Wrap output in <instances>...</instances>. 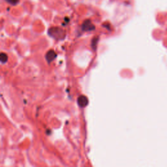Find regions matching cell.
I'll return each instance as SVG.
<instances>
[{
  "label": "cell",
  "instance_id": "1",
  "mask_svg": "<svg viewBox=\"0 0 167 167\" xmlns=\"http://www.w3.org/2000/svg\"><path fill=\"white\" fill-rule=\"evenodd\" d=\"M48 34L52 37H54L56 39H62L65 35V31L60 28H50L48 30Z\"/></svg>",
  "mask_w": 167,
  "mask_h": 167
},
{
  "label": "cell",
  "instance_id": "2",
  "mask_svg": "<svg viewBox=\"0 0 167 167\" xmlns=\"http://www.w3.org/2000/svg\"><path fill=\"white\" fill-rule=\"evenodd\" d=\"M82 28L84 31H92L95 29V26L93 25L92 23L91 22L90 20H86L82 24Z\"/></svg>",
  "mask_w": 167,
  "mask_h": 167
},
{
  "label": "cell",
  "instance_id": "3",
  "mask_svg": "<svg viewBox=\"0 0 167 167\" xmlns=\"http://www.w3.org/2000/svg\"><path fill=\"white\" fill-rule=\"evenodd\" d=\"M88 103V100L86 97L84 96V95H81L78 99V104L80 107H85L87 106Z\"/></svg>",
  "mask_w": 167,
  "mask_h": 167
},
{
  "label": "cell",
  "instance_id": "4",
  "mask_svg": "<svg viewBox=\"0 0 167 167\" xmlns=\"http://www.w3.org/2000/svg\"><path fill=\"white\" fill-rule=\"evenodd\" d=\"M56 56L57 55H56V54L55 53L54 51L50 50V51H48L47 53H46V60L48 61V62L50 63V62H51L52 61L54 60L56 57Z\"/></svg>",
  "mask_w": 167,
  "mask_h": 167
},
{
  "label": "cell",
  "instance_id": "5",
  "mask_svg": "<svg viewBox=\"0 0 167 167\" xmlns=\"http://www.w3.org/2000/svg\"><path fill=\"white\" fill-rule=\"evenodd\" d=\"M0 57H1V62L2 63H6L7 61V60H8V57H7V55L6 54H5V53H1V56H0Z\"/></svg>",
  "mask_w": 167,
  "mask_h": 167
},
{
  "label": "cell",
  "instance_id": "6",
  "mask_svg": "<svg viewBox=\"0 0 167 167\" xmlns=\"http://www.w3.org/2000/svg\"><path fill=\"white\" fill-rule=\"evenodd\" d=\"M6 1L12 5H16V4H18L19 0H6Z\"/></svg>",
  "mask_w": 167,
  "mask_h": 167
}]
</instances>
